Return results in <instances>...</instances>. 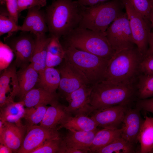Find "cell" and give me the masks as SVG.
I'll list each match as a JSON object with an SVG mask.
<instances>
[{"instance_id":"60d3db41","label":"cell","mask_w":153,"mask_h":153,"mask_svg":"<svg viewBox=\"0 0 153 153\" xmlns=\"http://www.w3.org/2000/svg\"><path fill=\"white\" fill-rule=\"evenodd\" d=\"M88 152L87 150L78 149L67 145L62 140L58 153H86Z\"/></svg>"},{"instance_id":"b9f144b4","label":"cell","mask_w":153,"mask_h":153,"mask_svg":"<svg viewBox=\"0 0 153 153\" xmlns=\"http://www.w3.org/2000/svg\"><path fill=\"white\" fill-rule=\"evenodd\" d=\"M112 0H77L80 5L85 7L90 6Z\"/></svg>"},{"instance_id":"ab89813d","label":"cell","mask_w":153,"mask_h":153,"mask_svg":"<svg viewBox=\"0 0 153 153\" xmlns=\"http://www.w3.org/2000/svg\"><path fill=\"white\" fill-rule=\"evenodd\" d=\"M63 58V57L60 56L53 55L47 53L46 67H54L59 65L61 63Z\"/></svg>"},{"instance_id":"d590c367","label":"cell","mask_w":153,"mask_h":153,"mask_svg":"<svg viewBox=\"0 0 153 153\" xmlns=\"http://www.w3.org/2000/svg\"><path fill=\"white\" fill-rule=\"evenodd\" d=\"M46 4V0H17L18 11L19 13L26 9L34 7L41 8Z\"/></svg>"},{"instance_id":"cb8c5ba5","label":"cell","mask_w":153,"mask_h":153,"mask_svg":"<svg viewBox=\"0 0 153 153\" xmlns=\"http://www.w3.org/2000/svg\"><path fill=\"white\" fill-rule=\"evenodd\" d=\"M98 127L95 122L88 116L80 115L69 116L58 127V130L65 128L68 130L89 131L94 130Z\"/></svg>"},{"instance_id":"f546056e","label":"cell","mask_w":153,"mask_h":153,"mask_svg":"<svg viewBox=\"0 0 153 153\" xmlns=\"http://www.w3.org/2000/svg\"><path fill=\"white\" fill-rule=\"evenodd\" d=\"M0 14V36L5 33L10 34L21 31L19 26L12 18L7 9L1 7Z\"/></svg>"},{"instance_id":"4dcf8cb0","label":"cell","mask_w":153,"mask_h":153,"mask_svg":"<svg viewBox=\"0 0 153 153\" xmlns=\"http://www.w3.org/2000/svg\"><path fill=\"white\" fill-rule=\"evenodd\" d=\"M48 107L47 105H41L37 107L25 108L24 118L27 122L26 126H31L40 123Z\"/></svg>"},{"instance_id":"e0dca14e","label":"cell","mask_w":153,"mask_h":153,"mask_svg":"<svg viewBox=\"0 0 153 153\" xmlns=\"http://www.w3.org/2000/svg\"><path fill=\"white\" fill-rule=\"evenodd\" d=\"M41 7H35L28 9L27 15L21 26V31L29 32L35 35L48 32L45 12Z\"/></svg>"},{"instance_id":"7a4b0ae2","label":"cell","mask_w":153,"mask_h":153,"mask_svg":"<svg viewBox=\"0 0 153 153\" xmlns=\"http://www.w3.org/2000/svg\"><path fill=\"white\" fill-rule=\"evenodd\" d=\"M143 58L136 46L116 52L109 60L105 80L136 84L142 74L141 64Z\"/></svg>"},{"instance_id":"4fadbf2b","label":"cell","mask_w":153,"mask_h":153,"mask_svg":"<svg viewBox=\"0 0 153 153\" xmlns=\"http://www.w3.org/2000/svg\"><path fill=\"white\" fill-rule=\"evenodd\" d=\"M17 67L14 62L4 70L0 77V107L14 101L18 95L19 87Z\"/></svg>"},{"instance_id":"30bf717a","label":"cell","mask_w":153,"mask_h":153,"mask_svg":"<svg viewBox=\"0 0 153 153\" xmlns=\"http://www.w3.org/2000/svg\"><path fill=\"white\" fill-rule=\"evenodd\" d=\"M59 65L61 79L58 89L65 98L82 86L90 84L82 73L67 60L63 58Z\"/></svg>"},{"instance_id":"bcb514c9","label":"cell","mask_w":153,"mask_h":153,"mask_svg":"<svg viewBox=\"0 0 153 153\" xmlns=\"http://www.w3.org/2000/svg\"><path fill=\"white\" fill-rule=\"evenodd\" d=\"M149 4L151 9L153 10V0H148Z\"/></svg>"},{"instance_id":"44dd1931","label":"cell","mask_w":153,"mask_h":153,"mask_svg":"<svg viewBox=\"0 0 153 153\" xmlns=\"http://www.w3.org/2000/svg\"><path fill=\"white\" fill-rule=\"evenodd\" d=\"M36 36L35 49L30 64L39 74L46 67L48 47L51 37L46 34Z\"/></svg>"},{"instance_id":"ba28073f","label":"cell","mask_w":153,"mask_h":153,"mask_svg":"<svg viewBox=\"0 0 153 153\" xmlns=\"http://www.w3.org/2000/svg\"><path fill=\"white\" fill-rule=\"evenodd\" d=\"M8 34L4 38L5 44L11 49L16 59L14 61L17 67L29 65L34 51L36 36L29 32L22 31L16 35Z\"/></svg>"},{"instance_id":"74e56055","label":"cell","mask_w":153,"mask_h":153,"mask_svg":"<svg viewBox=\"0 0 153 153\" xmlns=\"http://www.w3.org/2000/svg\"><path fill=\"white\" fill-rule=\"evenodd\" d=\"M7 9L10 15L18 24L19 13L18 11L17 0H6Z\"/></svg>"},{"instance_id":"4316f807","label":"cell","mask_w":153,"mask_h":153,"mask_svg":"<svg viewBox=\"0 0 153 153\" xmlns=\"http://www.w3.org/2000/svg\"><path fill=\"white\" fill-rule=\"evenodd\" d=\"M61 77L58 69L54 67H46L39 74L38 82L39 87L52 93H56L58 89Z\"/></svg>"},{"instance_id":"c3c4849f","label":"cell","mask_w":153,"mask_h":153,"mask_svg":"<svg viewBox=\"0 0 153 153\" xmlns=\"http://www.w3.org/2000/svg\"><path fill=\"white\" fill-rule=\"evenodd\" d=\"M150 153H153V148L150 152Z\"/></svg>"},{"instance_id":"9a60e30c","label":"cell","mask_w":153,"mask_h":153,"mask_svg":"<svg viewBox=\"0 0 153 153\" xmlns=\"http://www.w3.org/2000/svg\"><path fill=\"white\" fill-rule=\"evenodd\" d=\"M26 126L0 120V143L9 147L13 152H17L24 138Z\"/></svg>"},{"instance_id":"7dc6e473","label":"cell","mask_w":153,"mask_h":153,"mask_svg":"<svg viewBox=\"0 0 153 153\" xmlns=\"http://www.w3.org/2000/svg\"><path fill=\"white\" fill-rule=\"evenodd\" d=\"M0 4L2 6L6 5V0H0Z\"/></svg>"},{"instance_id":"1f68e13d","label":"cell","mask_w":153,"mask_h":153,"mask_svg":"<svg viewBox=\"0 0 153 153\" xmlns=\"http://www.w3.org/2000/svg\"><path fill=\"white\" fill-rule=\"evenodd\" d=\"M62 140L60 136L49 139L31 153H58Z\"/></svg>"},{"instance_id":"3957f363","label":"cell","mask_w":153,"mask_h":153,"mask_svg":"<svg viewBox=\"0 0 153 153\" xmlns=\"http://www.w3.org/2000/svg\"><path fill=\"white\" fill-rule=\"evenodd\" d=\"M136 84L104 80L94 85L90 103L95 110L117 105L128 106L137 97Z\"/></svg>"},{"instance_id":"d4e9b609","label":"cell","mask_w":153,"mask_h":153,"mask_svg":"<svg viewBox=\"0 0 153 153\" xmlns=\"http://www.w3.org/2000/svg\"><path fill=\"white\" fill-rule=\"evenodd\" d=\"M122 129L103 128L96 133L89 149V152L94 153L109 144L121 136Z\"/></svg>"},{"instance_id":"ac0fdd59","label":"cell","mask_w":153,"mask_h":153,"mask_svg":"<svg viewBox=\"0 0 153 153\" xmlns=\"http://www.w3.org/2000/svg\"><path fill=\"white\" fill-rule=\"evenodd\" d=\"M58 95L52 93L43 88H33L28 92L21 100L25 106L30 108L41 105H52L58 101Z\"/></svg>"},{"instance_id":"ffe728a7","label":"cell","mask_w":153,"mask_h":153,"mask_svg":"<svg viewBox=\"0 0 153 153\" xmlns=\"http://www.w3.org/2000/svg\"><path fill=\"white\" fill-rule=\"evenodd\" d=\"M71 116L65 110V106L58 101L48 107L40 125L47 128L57 129L58 126Z\"/></svg>"},{"instance_id":"f6af8a7d","label":"cell","mask_w":153,"mask_h":153,"mask_svg":"<svg viewBox=\"0 0 153 153\" xmlns=\"http://www.w3.org/2000/svg\"><path fill=\"white\" fill-rule=\"evenodd\" d=\"M149 20L152 28V32L153 33V10L152 9H151L149 14Z\"/></svg>"},{"instance_id":"277c9868","label":"cell","mask_w":153,"mask_h":153,"mask_svg":"<svg viewBox=\"0 0 153 153\" xmlns=\"http://www.w3.org/2000/svg\"><path fill=\"white\" fill-rule=\"evenodd\" d=\"M123 7L122 0H112L92 6H83L78 27L92 30L106 36V31L111 24L124 13L122 10Z\"/></svg>"},{"instance_id":"836d02e7","label":"cell","mask_w":153,"mask_h":153,"mask_svg":"<svg viewBox=\"0 0 153 153\" xmlns=\"http://www.w3.org/2000/svg\"><path fill=\"white\" fill-rule=\"evenodd\" d=\"M13 52L6 44L0 42V69H4L11 64L13 57Z\"/></svg>"},{"instance_id":"5bb4252c","label":"cell","mask_w":153,"mask_h":153,"mask_svg":"<svg viewBox=\"0 0 153 153\" xmlns=\"http://www.w3.org/2000/svg\"><path fill=\"white\" fill-rule=\"evenodd\" d=\"M128 106H114L101 109L95 110L91 117L98 127L103 128L118 129L122 123Z\"/></svg>"},{"instance_id":"7402d4cb","label":"cell","mask_w":153,"mask_h":153,"mask_svg":"<svg viewBox=\"0 0 153 153\" xmlns=\"http://www.w3.org/2000/svg\"><path fill=\"white\" fill-rule=\"evenodd\" d=\"M17 75L19 87L18 95L22 99L38 83L39 74L30 63L20 68Z\"/></svg>"},{"instance_id":"5b68a950","label":"cell","mask_w":153,"mask_h":153,"mask_svg":"<svg viewBox=\"0 0 153 153\" xmlns=\"http://www.w3.org/2000/svg\"><path fill=\"white\" fill-rule=\"evenodd\" d=\"M61 37L62 46H73L109 60L116 52L106 36L88 29L77 27Z\"/></svg>"},{"instance_id":"f1b7e54d","label":"cell","mask_w":153,"mask_h":153,"mask_svg":"<svg viewBox=\"0 0 153 153\" xmlns=\"http://www.w3.org/2000/svg\"><path fill=\"white\" fill-rule=\"evenodd\" d=\"M138 99H143L153 97V75L141 74L136 84Z\"/></svg>"},{"instance_id":"7c38bea8","label":"cell","mask_w":153,"mask_h":153,"mask_svg":"<svg viewBox=\"0 0 153 153\" xmlns=\"http://www.w3.org/2000/svg\"><path fill=\"white\" fill-rule=\"evenodd\" d=\"M27 132L18 153H31L45 141L60 136L57 129H51L34 125L27 126Z\"/></svg>"},{"instance_id":"f35d334b","label":"cell","mask_w":153,"mask_h":153,"mask_svg":"<svg viewBox=\"0 0 153 153\" xmlns=\"http://www.w3.org/2000/svg\"><path fill=\"white\" fill-rule=\"evenodd\" d=\"M136 107L153 114V97L149 99H138Z\"/></svg>"},{"instance_id":"ee69618b","label":"cell","mask_w":153,"mask_h":153,"mask_svg":"<svg viewBox=\"0 0 153 153\" xmlns=\"http://www.w3.org/2000/svg\"><path fill=\"white\" fill-rule=\"evenodd\" d=\"M12 150L7 146L2 144H0V153H11Z\"/></svg>"},{"instance_id":"e575fe53","label":"cell","mask_w":153,"mask_h":153,"mask_svg":"<svg viewBox=\"0 0 153 153\" xmlns=\"http://www.w3.org/2000/svg\"><path fill=\"white\" fill-rule=\"evenodd\" d=\"M51 39L48 47L47 53L54 56L64 57V50L59 39L50 36Z\"/></svg>"},{"instance_id":"6da1fadb","label":"cell","mask_w":153,"mask_h":153,"mask_svg":"<svg viewBox=\"0 0 153 153\" xmlns=\"http://www.w3.org/2000/svg\"><path fill=\"white\" fill-rule=\"evenodd\" d=\"M83 6L73 0H56L45 12L50 36L60 39L78 27Z\"/></svg>"},{"instance_id":"d6986e66","label":"cell","mask_w":153,"mask_h":153,"mask_svg":"<svg viewBox=\"0 0 153 153\" xmlns=\"http://www.w3.org/2000/svg\"><path fill=\"white\" fill-rule=\"evenodd\" d=\"M99 130L97 128L92 131H84L69 129L66 135L62 139V141L76 149L89 151L94 138Z\"/></svg>"},{"instance_id":"484cf974","label":"cell","mask_w":153,"mask_h":153,"mask_svg":"<svg viewBox=\"0 0 153 153\" xmlns=\"http://www.w3.org/2000/svg\"><path fill=\"white\" fill-rule=\"evenodd\" d=\"M140 144V153H150L153 148V117L147 116L142 124L138 136Z\"/></svg>"},{"instance_id":"603a6c76","label":"cell","mask_w":153,"mask_h":153,"mask_svg":"<svg viewBox=\"0 0 153 153\" xmlns=\"http://www.w3.org/2000/svg\"><path fill=\"white\" fill-rule=\"evenodd\" d=\"M24 106L21 101L7 103L0 108V120L2 122H7L22 125L21 120L24 118Z\"/></svg>"},{"instance_id":"7bdbcfd3","label":"cell","mask_w":153,"mask_h":153,"mask_svg":"<svg viewBox=\"0 0 153 153\" xmlns=\"http://www.w3.org/2000/svg\"><path fill=\"white\" fill-rule=\"evenodd\" d=\"M151 55H153V33L152 32H150V35L148 41V48L145 56Z\"/></svg>"},{"instance_id":"d6a6232c","label":"cell","mask_w":153,"mask_h":153,"mask_svg":"<svg viewBox=\"0 0 153 153\" xmlns=\"http://www.w3.org/2000/svg\"><path fill=\"white\" fill-rule=\"evenodd\" d=\"M134 9L149 23L151 8L148 0H129Z\"/></svg>"},{"instance_id":"8fae6325","label":"cell","mask_w":153,"mask_h":153,"mask_svg":"<svg viewBox=\"0 0 153 153\" xmlns=\"http://www.w3.org/2000/svg\"><path fill=\"white\" fill-rule=\"evenodd\" d=\"M94 85H83L68 95L65 99L67 106L65 110L74 116L80 115L88 116L95 110L90 103V98Z\"/></svg>"},{"instance_id":"9c48e42d","label":"cell","mask_w":153,"mask_h":153,"mask_svg":"<svg viewBox=\"0 0 153 153\" xmlns=\"http://www.w3.org/2000/svg\"><path fill=\"white\" fill-rule=\"evenodd\" d=\"M106 37L116 52L135 46L126 12L110 25L106 31Z\"/></svg>"},{"instance_id":"83f0119b","label":"cell","mask_w":153,"mask_h":153,"mask_svg":"<svg viewBox=\"0 0 153 153\" xmlns=\"http://www.w3.org/2000/svg\"><path fill=\"white\" fill-rule=\"evenodd\" d=\"M135 144L121 136L107 145L97 150L94 153H135Z\"/></svg>"},{"instance_id":"8992f818","label":"cell","mask_w":153,"mask_h":153,"mask_svg":"<svg viewBox=\"0 0 153 153\" xmlns=\"http://www.w3.org/2000/svg\"><path fill=\"white\" fill-rule=\"evenodd\" d=\"M64 59L78 69L89 84L94 85L105 80L110 60L70 46H62Z\"/></svg>"},{"instance_id":"52a82bcc","label":"cell","mask_w":153,"mask_h":153,"mask_svg":"<svg viewBox=\"0 0 153 153\" xmlns=\"http://www.w3.org/2000/svg\"><path fill=\"white\" fill-rule=\"evenodd\" d=\"M122 0L128 16L134 43L144 57L148 48L151 24L134 9L129 0Z\"/></svg>"},{"instance_id":"2e32d148","label":"cell","mask_w":153,"mask_h":153,"mask_svg":"<svg viewBox=\"0 0 153 153\" xmlns=\"http://www.w3.org/2000/svg\"><path fill=\"white\" fill-rule=\"evenodd\" d=\"M141 110L136 107H128L123 121L121 136L132 143L138 142V138L141 127L143 122L140 113Z\"/></svg>"},{"instance_id":"681fc988","label":"cell","mask_w":153,"mask_h":153,"mask_svg":"<svg viewBox=\"0 0 153 153\" xmlns=\"http://www.w3.org/2000/svg\"><path fill=\"white\" fill-rule=\"evenodd\" d=\"M53 0V1H54V0Z\"/></svg>"},{"instance_id":"8d00e7d4","label":"cell","mask_w":153,"mask_h":153,"mask_svg":"<svg viewBox=\"0 0 153 153\" xmlns=\"http://www.w3.org/2000/svg\"><path fill=\"white\" fill-rule=\"evenodd\" d=\"M141 69L142 74L153 75V55L144 57L141 63Z\"/></svg>"}]
</instances>
